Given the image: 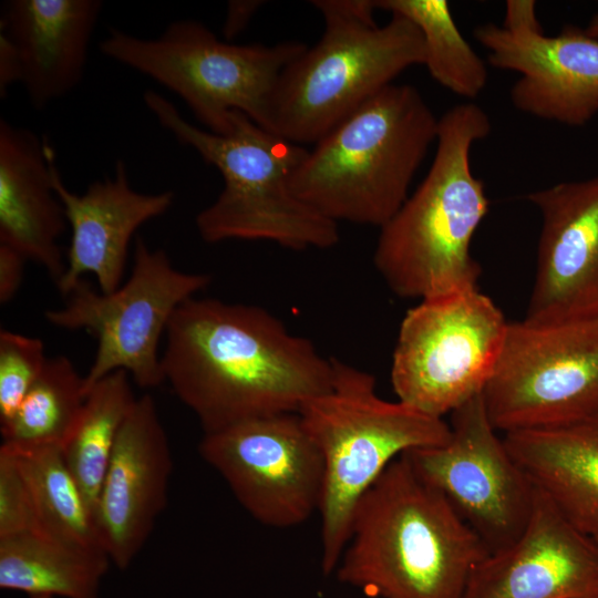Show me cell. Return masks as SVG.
Segmentation results:
<instances>
[{
	"label": "cell",
	"mask_w": 598,
	"mask_h": 598,
	"mask_svg": "<svg viewBox=\"0 0 598 598\" xmlns=\"http://www.w3.org/2000/svg\"><path fill=\"white\" fill-rule=\"evenodd\" d=\"M165 336L164 382L204 433L299 412L331 386V359L260 307L193 297L174 312Z\"/></svg>",
	"instance_id": "cell-1"
},
{
	"label": "cell",
	"mask_w": 598,
	"mask_h": 598,
	"mask_svg": "<svg viewBox=\"0 0 598 598\" xmlns=\"http://www.w3.org/2000/svg\"><path fill=\"white\" fill-rule=\"evenodd\" d=\"M488 554L402 454L357 504L336 574L370 597L463 598Z\"/></svg>",
	"instance_id": "cell-2"
},
{
	"label": "cell",
	"mask_w": 598,
	"mask_h": 598,
	"mask_svg": "<svg viewBox=\"0 0 598 598\" xmlns=\"http://www.w3.org/2000/svg\"><path fill=\"white\" fill-rule=\"evenodd\" d=\"M491 121L467 102L439 118L433 162L415 192L380 228L374 265L404 299H431L477 288L481 268L471 255L475 231L488 210L482 179L472 171L473 145L491 133Z\"/></svg>",
	"instance_id": "cell-3"
},
{
	"label": "cell",
	"mask_w": 598,
	"mask_h": 598,
	"mask_svg": "<svg viewBox=\"0 0 598 598\" xmlns=\"http://www.w3.org/2000/svg\"><path fill=\"white\" fill-rule=\"evenodd\" d=\"M437 131L417 89L392 83L308 150L291 189L329 220L381 228L408 199Z\"/></svg>",
	"instance_id": "cell-4"
},
{
	"label": "cell",
	"mask_w": 598,
	"mask_h": 598,
	"mask_svg": "<svg viewBox=\"0 0 598 598\" xmlns=\"http://www.w3.org/2000/svg\"><path fill=\"white\" fill-rule=\"evenodd\" d=\"M144 102L163 128L193 148L223 176L214 203L196 216L202 239L266 240L292 250L327 249L339 241L338 224L300 200L292 176L308 150L235 112L231 128L216 134L179 113L165 96L144 93Z\"/></svg>",
	"instance_id": "cell-5"
},
{
	"label": "cell",
	"mask_w": 598,
	"mask_h": 598,
	"mask_svg": "<svg viewBox=\"0 0 598 598\" xmlns=\"http://www.w3.org/2000/svg\"><path fill=\"white\" fill-rule=\"evenodd\" d=\"M324 30L282 71L267 130L299 145L317 143L404 70L424 64L416 25L391 14L379 27L374 0H315Z\"/></svg>",
	"instance_id": "cell-6"
},
{
	"label": "cell",
	"mask_w": 598,
	"mask_h": 598,
	"mask_svg": "<svg viewBox=\"0 0 598 598\" xmlns=\"http://www.w3.org/2000/svg\"><path fill=\"white\" fill-rule=\"evenodd\" d=\"M330 389L299 410L324 464L321 518V569L336 570L362 495L399 456L444 444L450 424L375 391L374 377L337 359Z\"/></svg>",
	"instance_id": "cell-7"
},
{
	"label": "cell",
	"mask_w": 598,
	"mask_h": 598,
	"mask_svg": "<svg viewBox=\"0 0 598 598\" xmlns=\"http://www.w3.org/2000/svg\"><path fill=\"white\" fill-rule=\"evenodd\" d=\"M306 49L297 41L235 44L195 20L173 21L153 39L110 30L100 43L107 58L178 95L216 134L230 131L235 112L267 130L279 78Z\"/></svg>",
	"instance_id": "cell-8"
},
{
	"label": "cell",
	"mask_w": 598,
	"mask_h": 598,
	"mask_svg": "<svg viewBox=\"0 0 598 598\" xmlns=\"http://www.w3.org/2000/svg\"><path fill=\"white\" fill-rule=\"evenodd\" d=\"M508 322L478 289L421 300L404 316L393 351L398 400L443 419L483 393Z\"/></svg>",
	"instance_id": "cell-9"
},
{
	"label": "cell",
	"mask_w": 598,
	"mask_h": 598,
	"mask_svg": "<svg viewBox=\"0 0 598 598\" xmlns=\"http://www.w3.org/2000/svg\"><path fill=\"white\" fill-rule=\"evenodd\" d=\"M207 274L186 272L173 266L162 249L135 240L130 278L111 292L94 290L83 279L66 303L45 312L54 327L84 329L97 340L92 365L84 375L85 394L105 375L123 370L143 389L164 382L159 340L186 300L207 287Z\"/></svg>",
	"instance_id": "cell-10"
},
{
	"label": "cell",
	"mask_w": 598,
	"mask_h": 598,
	"mask_svg": "<svg viewBox=\"0 0 598 598\" xmlns=\"http://www.w3.org/2000/svg\"><path fill=\"white\" fill-rule=\"evenodd\" d=\"M482 396L493 426L503 433L598 412V317L508 322Z\"/></svg>",
	"instance_id": "cell-11"
},
{
	"label": "cell",
	"mask_w": 598,
	"mask_h": 598,
	"mask_svg": "<svg viewBox=\"0 0 598 598\" xmlns=\"http://www.w3.org/2000/svg\"><path fill=\"white\" fill-rule=\"evenodd\" d=\"M441 445L405 452L417 474L437 489L488 553L511 545L532 514L535 487L493 426L482 394L451 413Z\"/></svg>",
	"instance_id": "cell-12"
},
{
	"label": "cell",
	"mask_w": 598,
	"mask_h": 598,
	"mask_svg": "<svg viewBox=\"0 0 598 598\" xmlns=\"http://www.w3.org/2000/svg\"><path fill=\"white\" fill-rule=\"evenodd\" d=\"M198 452L260 524L295 527L319 513L323 458L298 412L254 417L204 433Z\"/></svg>",
	"instance_id": "cell-13"
},
{
	"label": "cell",
	"mask_w": 598,
	"mask_h": 598,
	"mask_svg": "<svg viewBox=\"0 0 598 598\" xmlns=\"http://www.w3.org/2000/svg\"><path fill=\"white\" fill-rule=\"evenodd\" d=\"M542 215L536 274L525 320L598 317V176L528 195Z\"/></svg>",
	"instance_id": "cell-14"
},
{
	"label": "cell",
	"mask_w": 598,
	"mask_h": 598,
	"mask_svg": "<svg viewBox=\"0 0 598 598\" xmlns=\"http://www.w3.org/2000/svg\"><path fill=\"white\" fill-rule=\"evenodd\" d=\"M489 65L520 74L511 89L515 109L534 117L582 126L598 113V40L567 24L560 33H514L486 23L474 30Z\"/></svg>",
	"instance_id": "cell-15"
},
{
	"label": "cell",
	"mask_w": 598,
	"mask_h": 598,
	"mask_svg": "<svg viewBox=\"0 0 598 598\" xmlns=\"http://www.w3.org/2000/svg\"><path fill=\"white\" fill-rule=\"evenodd\" d=\"M463 598H598V543L536 489L522 534L474 568Z\"/></svg>",
	"instance_id": "cell-16"
},
{
	"label": "cell",
	"mask_w": 598,
	"mask_h": 598,
	"mask_svg": "<svg viewBox=\"0 0 598 598\" xmlns=\"http://www.w3.org/2000/svg\"><path fill=\"white\" fill-rule=\"evenodd\" d=\"M173 460L156 403L137 398L125 420L101 487L95 524L110 560L130 566L167 504Z\"/></svg>",
	"instance_id": "cell-17"
},
{
	"label": "cell",
	"mask_w": 598,
	"mask_h": 598,
	"mask_svg": "<svg viewBox=\"0 0 598 598\" xmlns=\"http://www.w3.org/2000/svg\"><path fill=\"white\" fill-rule=\"evenodd\" d=\"M50 172L71 228L65 270L56 283L58 289L68 296L87 274L95 276L100 291L107 293L117 289L122 285L132 237L143 224L169 209L174 193L135 190L121 159L115 164L113 176L93 182L83 194L73 193L64 184L53 150Z\"/></svg>",
	"instance_id": "cell-18"
},
{
	"label": "cell",
	"mask_w": 598,
	"mask_h": 598,
	"mask_svg": "<svg viewBox=\"0 0 598 598\" xmlns=\"http://www.w3.org/2000/svg\"><path fill=\"white\" fill-rule=\"evenodd\" d=\"M51 152L31 130L0 120V244L43 267L58 283L65 270L59 239L68 221L52 184Z\"/></svg>",
	"instance_id": "cell-19"
},
{
	"label": "cell",
	"mask_w": 598,
	"mask_h": 598,
	"mask_svg": "<svg viewBox=\"0 0 598 598\" xmlns=\"http://www.w3.org/2000/svg\"><path fill=\"white\" fill-rule=\"evenodd\" d=\"M100 0H11L0 21L23 64L22 85L30 103L43 109L82 80Z\"/></svg>",
	"instance_id": "cell-20"
},
{
	"label": "cell",
	"mask_w": 598,
	"mask_h": 598,
	"mask_svg": "<svg viewBox=\"0 0 598 598\" xmlns=\"http://www.w3.org/2000/svg\"><path fill=\"white\" fill-rule=\"evenodd\" d=\"M503 440L533 486L598 543V412Z\"/></svg>",
	"instance_id": "cell-21"
},
{
	"label": "cell",
	"mask_w": 598,
	"mask_h": 598,
	"mask_svg": "<svg viewBox=\"0 0 598 598\" xmlns=\"http://www.w3.org/2000/svg\"><path fill=\"white\" fill-rule=\"evenodd\" d=\"M101 548L86 547L43 530L0 538V587L32 596L99 598L110 565Z\"/></svg>",
	"instance_id": "cell-22"
},
{
	"label": "cell",
	"mask_w": 598,
	"mask_h": 598,
	"mask_svg": "<svg viewBox=\"0 0 598 598\" xmlns=\"http://www.w3.org/2000/svg\"><path fill=\"white\" fill-rule=\"evenodd\" d=\"M136 400L127 372L117 370L105 375L86 393L75 429L62 447L94 520L118 433Z\"/></svg>",
	"instance_id": "cell-23"
},
{
	"label": "cell",
	"mask_w": 598,
	"mask_h": 598,
	"mask_svg": "<svg viewBox=\"0 0 598 598\" xmlns=\"http://www.w3.org/2000/svg\"><path fill=\"white\" fill-rule=\"evenodd\" d=\"M1 446L11 453L27 483L41 529L64 540L104 549L94 517L62 448L7 443Z\"/></svg>",
	"instance_id": "cell-24"
},
{
	"label": "cell",
	"mask_w": 598,
	"mask_h": 598,
	"mask_svg": "<svg viewBox=\"0 0 598 598\" xmlns=\"http://www.w3.org/2000/svg\"><path fill=\"white\" fill-rule=\"evenodd\" d=\"M84 377L72 361L48 358L14 415L0 425L2 443L18 446L63 447L81 415Z\"/></svg>",
	"instance_id": "cell-25"
},
{
	"label": "cell",
	"mask_w": 598,
	"mask_h": 598,
	"mask_svg": "<svg viewBox=\"0 0 598 598\" xmlns=\"http://www.w3.org/2000/svg\"><path fill=\"white\" fill-rule=\"evenodd\" d=\"M413 22L424 43V64L440 85L465 99H475L487 83V68L457 28L445 0H374Z\"/></svg>",
	"instance_id": "cell-26"
},
{
	"label": "cell",
	"mask_w": 598,
	"mask_h": 598,
	"mask_svg": "<svg viewBox=\"0 0 598 598\" xmlns=\"http://www.w3.org/2000/svg\"><path fill=\"white\" fill-rule=\"evenodd\" d=\"M47 360L41 339L0 331V425L14 415Z\"/></svg>",
	"instance_id": "cell-27"
},
{
	"label": "cell",
	"mask_w": 598,
	"mask_h": 598,
	"mask_svg": "<svg viewBox=\"0 0 598 598\" xmlns=\"http://www.w3.org/2000/svg\"><path fill=\"white\" fill-rule=\"evenodd\" d=\"M42 530L27 483L11 453L0 446V538Z\"/></svg>",
	"instance_id": "cell-28"
},
{
	"label": "cell",
	"mask_w": 598,
	"mask_h": 598,
	"mask_svg": "<svg viewBox=\"0 0 598 598\" xmlns=\"http://www.w3.org/2000/svg\"><path fill=\"white\" fill-rule=\"evenodd\" d=\"M28 259L16 249L0 244V302L6 305L13 299L23 280Z\"/></svg>",
	"instance_id": "cell-29"
},
{
	"label": "cell",
	"mask_w": 598,
	"mask_h": 598,
	"mask_svg": "<svg viewBox=\"0 0 598 598\" xmlns=\"http://www.w3.org/2000/svg\"><path fill=\"white\" fill-rule=\"evenodd\" d=\"M23 64L20 51L10 34L0 27V96H7L12 84L22 82Z\"/></svg>",
	"instance_id": "cell-30"
},
{
	"label": "cell",
	"mask_w": 598,
	"mask_h": 598,
	"mask_svg": "<svg viewBox=\"0 0 598 598\" xmlns=\"http://www.w3.org/2000/svg\"><path fill=\"white\" fill-rule=\"evenodd\" d=\"M502 27L514 33L544 32L536 17V2L533 0H508Z\"/></svg>",
	"instance_id": "cell-31"
},
{
	"label": "cell",
	"mask_w": 598,
	"mask_h": 598,
	"mask_svg": "<svg viewBox=\"0 0 598 598\" xmlns=\"http://www.w3.org/2000/svg\"><path fill=\"white\" fill-rule=\"evenodd\" d=\"M260 0H231L228 1L225 21L223 24V37L231 42L241 34L250 20L262 6Z\"/></svg>",
	"instance_id": "cell-32"
},
{
	"label": "cell",
	"mask_w": 598,
	"mask_h": 598,
	"mask_svg": "<svg viewBox=\"0 0 598 598\" xmlns=\"http://www.w3.org/2000/svg\"><path fill=\"white\" fill-rule=\"evenodd\" d=\"M584 30L589 37L598 40V12L591 18Z\"/></svg>",
	"instance_id": "cell-33"
},
{
	"label": "cell",
	"mask_w": 598,
	"mask_h": 598,
	"mask_svg": "<svg viewBox=\"0 0 598 598\" xmlns=\"http://www.w3.org/2000/svg\"><path fill=\"white\" fill-rule=\"evenodd\" d=\"M31 598H52V597H51V596L41 595V596H32Z\"/></svg>",
	"instance_id": "cell-34"
}]
</instances>
